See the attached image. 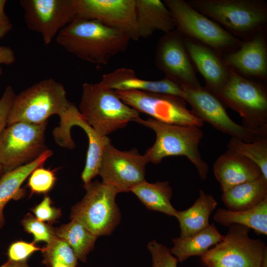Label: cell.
<instances>
[{"label":"cell","mask_w":267,"mask_h":267,"mask_svg":"<svg viewBox=\"0 0 267 267\" xmlns=\"http://www.w3.org/2000/svg\"><path fill=\"white\" fill-rule=\"evenodd\" d=\"M130 38L124 33L93 20L75 19L61 30L56 43L85 61L106 65L128 48Z\"/></svg>","instance_id":"6da1fadb"},{"label":"cell","mask_w":267,"mask_h":267,"mask_svg":"<svg viewBox=\"0 0 267 267\" xmlns=\"http://www.w3.org/2000/svg\"><path fill=\"white\" fill-rule=\"evenodd\" d=\"M198 12L245 41L267 29V3L264 0H189Z\"/></svg>","instance_id":"7a4b0ae2"},{"label":"cell","mask_w":267,"mask_h":267,"mask_svg":"<svg viewBox=\"0 0 267 267\" xmlns=\"http://www.w3.org/2000/svg\"><path fill=\"white\" fill-rule=\"evenodd\" d=\"M136 122L152 129L156 134L154 144L144 154L149 162L157 164L165 157L184 156L196 167L202 180L207 178L209 167L199 149L203 133L200 127L164 123L149 117Z\"/></svg>","instance_id":"3957f363"},{"label":"cell","mask_w":267,"mask_h":267,"mask_svg":"<svg viewBox=\"0 0 267 267\" xmlns=\"http://www.w3.org/2000/svg\"><path fill=\"white\" fill-rule=\"evenodd\" d=\"M79 110L87 122L102 136L125 128L140 118L139 113L125 103L115 90L98 83H85Z\"/></svg>","instance_id":"277c9868"},{"label":"cell","mask_w":267,"mask_h":267,"mask_svg":"<svg viewBox=\"0 0 267 267\" xmlns=\"http://www.w3.org/2000/svg\"><path fill=\"white\" fill-rule=\"evenodd\" d=\"M71 103L61 83L52 78L40 81L16 95L7 125L18 122L43 123L53 115L61 116Z\"/></svg>","instance_id":"5b68a950"},{"label":"cell","mask_w":267,"mask_h":267,"mask_svg":"<svg viewBox=\"0 0 267 267\" xmlns=\"http://www.w3.org/2000/svg\"><path fill=\"white\" fill-rule=\"evenodd\" d=\"M175 29L185 39L200 43L223 55L237 49L242 41L193 8L184 0H164Z\"/></svg>","instance_id":"8992f818"},{"label":"cell","mask_w":267,"mask_h":267,"mask_svg":"<svg viewBox=\"0 0 267 267\" xmlns=\"http://www.w3.org/2000/svg\"><path fill=\"white\" fill-rule=\"evenodd\" d=\"M217 96L225 106L238 113L243 118L242 125L260 136H267V89L265 83L244 78L230 69L227 82Z\"/></svg>","instance_id":"52a82bcc"},{"label":"cell","mask_w":267,"mask_h":267,"mask_svg":"<svg viewBox=\"0 0 267 267\" xmlns=\"http://www.w3.org/2000/svg\"><path fill=\"white\" fill-rule=\"evenodd\" d=\"M86 193L71 211L70 219L78 221L99 237L110 234L118 225L121 213L115 202L119 191L96 180L84 185Z\"/></svg>","instance_id":"ba28073f"},{"label":"cell","mask_w":267,"mask_h":267,"mask_svg":"<svg viewBox=\"0 0 267 267\" xmlns=\"http://www.w3.org/2000/svg\"><path fill=\"white\" fill-rule=\"evenodd\" d=\"M223 239L201 256L207 267H262L267 247L260 239L251 238L250 229L234 224Z\"/></svg>","instance_id":"9c48e42d"},{"label":"cell","mask_w":267,"mask_h":267,"mask_svg":"<svg viewBox=\"0 0 267 267\" xmlns=\"http://www.w3.org/2000/svg\"><path fill=\"white\" fill-rule=\"evenodd\" d=\"M47 124V121L40 124L18 122L6 126L0 135L3 174L33 162L48 149L45 137Z\"/></svg>","instance_id":"30bf717a"},{"label":"cell","mask_w":267,"mask_h":267,"mask_svg":"<svg viewBox=\"0 0 267 267\" xmlns=\"http://www.w3.org/2000/svg\"><path fill=\"white\" fill-rule=\"evenodd\" d=\"M115 91L125 103L159 121L200 128L204 124L180 97L135 90Z\"/></svg>","instance_id":"8fae6325"},{"label":"cell","mask_w":267,"mask_h":267,"mask_svg":"<svg viewBox=\"0 0 267 267\" xmlns=\"http://www.w3.org/2000/svg\"><path fill=\"white\" fill-rule=\"evenodd\" d=\"M181 88L184 92V99L203 122L209 124L222 133L244 142H251L263 137L233 121L223 102L205 87L181 86Z\"/></svg>","instance_id":"7c38bea8"},{"label":"cell","mask_w":267,"mask_h":267,"mask_svg":"<svg viewBox=\"0 0 267 267\" xmlns=\"http://www.w3.org/2000/svg\"><path fill=\"white\" fill-rule=\"evenodd\" d=\"M148 162L137 149L121 151L110 142L104 148L98 175L102 182L115 187L120 193L129 192L145 180V168Z\"/></svg>","instance_id":"4fadbf2b"},{"label":"cell","mask_w":267,"mask_h":267,"mask_svg":"<svg viewBox=\"0 0 267 267\" xmlns=\"http://www.w3.org/2000/svg\"><path fill=\"white\" fill-rule=\"evenodd\" d=\"M27 28L49 44L59 32L76 18L74 0H20Z\"/></svg>","instance_id":"5bb4252c"},{"label":"cell","mask_w":267,"mask_h":267,"mask_svg":"<svg viewBox=\"0 0 267 267\" xmlns=\"http://www.w3.org/2000/svg\"><path fill=\"white\" fill-rule=\"evenodd\" d=\"M59 126L52 132L56 143L61 147H71L74 142L71 135V129L75 126L83 129L89 139L86 164L81 175L84 185L89 183L98 173L102 154L107 144L111 142L107 136H102L87 122L79 109L72 103L60 116Z\"/></svg>","instance_id":"9a60e30c"},{"label":"cell","mask_w":267,"mask_h":267,"mask_svg":"<svg viewBox=\"0 0 267 267\" xmlns=\"http://www.w3.org/2000/svg\"><path fill=\"white\" fill-rule=\"evenodd\" d=\"M74 5L76 18L96 20L124 33L131 40L139 39L135 0H74Z\"/></svg>","instance_id":"2e32d148"},{"label":"cell","mask_w":267,"mask_h":267,"mask_svg":"<svg viewBox=\"0 0 267 267\" xmlns=\"http://www.w3.org/2000/svg\"><path fill=\"white\" fill-rule=\"evenodd\" d=\"M155 64L165 74V78L180 86H201L184 38L176 29L165 33L158 41Z\"/></svg>","instance_id":"e0dca14e"},{"label":"cell","mask_w":267,"mask_h":267,"mask_svg":"<svg viewBox=\"0 0 267 267\" xmlns=\"http://www.w3.org/2000/svg\"><path fill=\"white\" fill-rule=\"evenodd\" d=\"M267 30L242 42L233 51L222 55L227 66L239 75L265 83L267 81Z\"/></svg>","instance_id":"ac0fdd59"},{"label":"cell","mask_w":267,"mask_h":267,"mask_svg":"<svg viewBox=\"0 0 267 267\" xmlns=\"http://www.w3.org/2000/svg\"><path fill=\"white\" fill-rule=\"evenodd\" d=\"M184 40L192 62L205 80V87L217 95L229 78L230 68L222 55L215 50L192 40Z\"/></svg>","instance_id":"d6986e66"},{"label":"cell","mask_w":267,"mask_h":267,"mask_svg":"<svg viewBox=\"0 0 267 267\" xmlns=\"http://www.w3.org/2000/svg\"><path fill=\"white\" fill-rule=\"evenodd\" d=\"M103 88L115 90H135L168 94L184 99V92L181 86L164 78L160 80L150 81L139 78L130 68H118L103 75L98 83Z\"/></svg>","instance_id":"ffe728a7"},{"label":"cell","mask_w":267,"mask_h":267,"mask_svg":"<svg viewBox=\"0 0 267 267\" xmlns=\"http://www.w3.org/2000/svg\"><path fill=\"white\" fill-rule=\"evenodd\" d=\"M213 172L222 192L236 185L256 180L263 176L255 163L229 149L215 161Z\"/></svg>","instance_id":"44dd1931"},{"label":"cell","mask_w":267,"mask_h":267,"mask_svg":"<svg viewBox=\"0 0 267 267\" xmlns=\"http://www.w3.org/2000/svg\"><path fill=\"white\" fill-rule=\"evenodd\" d=\"M135 14L139 38H147L156 31L166 33L175 29L169 9L160 0H135Z\"/></svg>","instance_id":"7402d4cb"},{"label":"cell","mask_w":267,"mask_h":267,"mask_svg":"<svg viewBox=\"0 0 267 267\" xmlns=\"http://www.w3.org/2000/svg\"><path fill=\"white\" fill-rule=\"evenodd\" d=\"M53 154L48 149L33 162L5 173L0 178V229L5 224L3 210L11 200H17L26 193L22 184L36 168L42 167Z\"/></svg>","instance_id":"603a6c76"},{"label":"cell","mask_w":267,"mask_h":267,"mask_svg":"<svg viewBox=\"0 0 267 267\" xmlns=\"http://www.w3.org/2000/svg\"><path fill=\"white\" fill-rule=\"evenodd\" d=\"M267 198V179L263 176L254 181L239 184L222 192L221 199L226 209H250Z\"/></svg>","instance_id":"cb8c5ba5"},{"label":"cell","mask_w":267,"mask_h":267,"mask_svg":"<svg viewBox=\"0 0 267 267\" xmlns=\"http://www.w3.org/2000/svg\"><path fill=\"white\" fill-rule=\"evenodd\" d=\"M223 236L212 223L190 236L174 238V246L170 251L178 262L182 263L192 256H202L211 246L220 242Z\"/></svg>","instance_id":"d4e9b609"},{"label":"cell","mask_w":267,"mask_h":267,"mask_svg":"<svg viewBox=\"0 0 267 267\" xmlns=\"http://www.w3.org/2000/svg\"><path fill=\"white\" fill-rule=\"evenodd\" d=\"M218 203L214 197L200 190L199 196L194 204L183 211L177 210L181 237L190 236L208 227L209 218Z\"/></svg>","instance_id":"484cf974"},{"label":"cell","mask_w":267,"mask_h":267,"mask_svg":"<svg viewBox=\"0 0 267 267\" xmlns=\"http://www.w3.org/2000/svg\"><path fill=\"white\" fill-rule=\"evenodd\" d=\"M214 221L225 226L237 224L252 229L258 234L267 235V198L255 207L241 211L219 208Z\"/></svg>","instance_id":"4316f807"},{"label":"cell","mask_w":267,"mask_h":267,"mask_svg":"<svg viewBox=\"0 0 267 267\" xmlns=\"http://www.w3.org/2000/svg\"><path fill=\"white\" fill-rule=\"evenodd\" d=\"M130 191L149 210L175 217L177 210L171 203L173 190L169 182L149 183L144 180L133 187Z\"/></svg>","instance_id":"83f0119b"},{"label":"cell","mask_w":267,"mask_h":267,"mask_svg":"<svg viewBox=\"0 0 267 267\" xmlns=\"http://www.w3.org/2000/svg\"><path fill=\"white\" fill-rule=\"evenodd\" d=\"M55 233L69 245L78 260L84 263L87 262L88 254L93 249L98 238L81 223L75 220L55 229Z\"/></svg>","instance_id":"f1b7e54d"},{"label":"cell","mask_w":267,"mask_h":267,"mask_svg":"<svg viewBox=\"0 0 267 267\" xmlns=\"http://www.w3.org/2000/svg\"><path fill=\"white\" fill-rule=\"evenodd\" d=\"M228 149L251 160L260 169L267 179V137L258 138L251 142L231 137L227 144Z\"/></svg>","instance_id":"f546056e"},{"label":"cell","mask_w":267,"mask_h":267,"mask_svg":"<svg viewBox=\"0 0 267 267\" xmlns=\"http://www.w3.org/2000/svg\"><path fill=\"white\" fill-rule=\"evenodd\" d=\"M43 263L47 267L55 263H63L68 267H77L78 259L69 245L63 239L55 236L42 248Z\"/></svg>","instance_id":"4dcf8cb0"},{"label":"cell","mask_w":267,"mask_h":267,"mask_svg":"<svg viewBox=\"0 0 267 267\" xmlns=\"http://www.w3.org/2000/svg\"><path fill=\"white\" fill-rule=\"evenodd\" d=\"M21 223L24 230L33 235L34 243L41 241L48 243L56 236L51 225L40 221L30 214L26 215Z\"/></svg>","instance_id":"1f68e13d"},{"label":"cell","mask_w":267,"mask_h":267,"mask_svg":"<svg viewBox=\"0 0 267 267\" xmlns=\"http://www.w3.org/2000/svg\"><path fill=\"white\" fill-rule=\"evenodd\" d=\"M28 186L32 193H46L53 187L56 177L52 171L40 167L29 176Z\"/></svg>","instance_id":"d6a6232c"},{"label":"cell","mask_w":267,"mask_h":267,"mask_svg":"<svg viewBox=\"0 0 267 267\" xmlns=\"http://www.w3.org/2000/svg\"><path fill=\"white\" fill-rule=\"evenodd\" d=\"M147 248L152 257V267H177L178 260L166 246L156 240L150 241Z\"/></svg>","instance_id":"836d02e7"},{"label":"cell","mask_w":267,"mask_h":267,"mask_svg":"<svg viewBox=\"0 0 267 267\" xmlns=\"http://www.w3.org/2000/svg\"><path fill=\"white\" fill-rule=\"evenodd\" d=\"M42 251V248L36 246L35 243L17 241L10 244L8 250V259L15 261H26L35 252Z\"/></svg>","instance_id":"e575fe53"},{"label":"cell","mask_w":267,"mask_h":267,"mask_svg":"<svg viewBox=\"0 0 267 267\" xmlns=\"http://www.w3.org/2000/svg\"><path fill=\"white\" fill-rule=\"evenodd\" d=\"M35 217L43 222H53L61 216V211L51 206L49 196H45L42 201L32 209Z\"/></svg>","instance_id":"d590c367"},{"label":"cell","mask_w":267,"mask_h":267,"mask_svg":"<svg viewBox=\"0 0 267 267\" xmlns=\"http://www.w3.org/2000/svg\"><path fill=\"white\" fill-rule=\"evenodd\" d=\"M16 95L13 88L8 85L0 98V135L7 126L9 114Z\"/></svg>","instance_id":"8d00e7d4"},{"label":"cell","mask_w":267,"mask_h":267,"mask_svg":"<svg viewBox=\"0 0 267 267\" xmlns=\"http://www.w3.org/2000/svg\"><path fill=\"white\" fill-rule=\"evenodd\" d=\"M6 0H0V39L4 37L12 29L13 25L4 12Z\"/></svg>","instance_id":"74e56055"},{"label":"cell","mask_w":267,"mask_h":267,"mask_svg":"<svg viewBox=\"0 0 267 267\" xmlns=\"http://www.w3.org/2000/svg\"><path fill=\"white\" fill-rule=\"evenodd\" d=\"M15 52L10 47L0 45V78L2 74L1 65L12 64L15 62Z\"/></svg>","instance_id":"f35d334b"},{"label":"cell","mask_w":267,"mask_h":267,"mask_svg":"<svg viewBox=\"0 0 267 267\" xmlns=\"http://www.w3.org/2000/svg\"><path fill=\"white\" fill-rule=\"evenodd\" d=\"M0 267H30L26 261L15 262L8 260L6 262L0 265Z\"/></svg>","instance_id":"ab89813d"},{"label":"cell","mask_w":267,"mask_h":267,"mask_svg":"<svg viewBox=\"0 0 267 267\" xmlns=\"http://www.w3.org/2000/svg\"><path fill=\"white\" fill-rule=\"evenodd\" d=\"M51 267H68L63 263H54L51 266Z\"/></svg>","instance_id":"60d3db41"},{"label":"cell","mask_w":267,"mask_h":267,"mask_svg":"<svg viewBox=\"0 0 267 267\" xmlns=\"http://www.w3.org/2000/svg\"><path fill=\"white\" fill-rule=\"evenodd\" d=\"M262 267H267V254L264 257Z\"/></svg>","instance_id":"b9f144b4"},{"label":"cell","mask_w":267,"mask_h":267,"mask_svg":"<svg viewBox=\"0 0 267 267\" xmlns=\"http://www.w3.org/2000/svg\"><path fill=\"white\" fill-rule=\"evenodd\" d=\"M3 173H2V167H1V166L0 165V176H1L2 175Z\"/></svg>","instance_id":"7bdbcfd3"}]
</instances>
